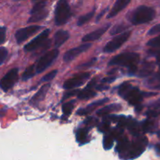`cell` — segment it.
<instances>
[{
  "instance_id": "4fadbf2b",
  "label": "cell",
  "mask_w": 160,
  "mask_h": 160,
  "mask_svg": "<svg viewBox=\"0 0 160 160\" xmlns=\"http://www.w3.org/2000/svg\"><path fill=\"white\" fill-rule=\"evenodd\" d=\"M130 3H131V0H117L115 4H114L113 7L112 8L111 11L109 12V13L108 14L107 18L115 17L120 11L123 10Z\"/></svg>"
},
{
  "instance_id": "d6a6232c",
  "label": "cell",
  "mask_w": 160,
  "mask_h": 160,
  "mask_svg": "<svg viewBox=\"0 0 160 160\" xmlns=\"http://www.w3.org/2000/svg\"><path fill=\"white\" fill-rule=\"evenodd\" d=\"M6 28L5 27H0V44L3 43L6 39Z\"/></svg>"
},
{
  "instance_id": "603a6c76",
  "label": "cell",
  "mask_w": 160,
  "mask_h": 160,
  "mask_svg": "<svg viewBox=\"0 0 160 160\" xmlns=\"http://www.w3.org/2000/svg\"><path fill=\"white\" fill-rule=\"evenodd\" d=\"M153 71V66L152 64H145V65L142 67V68L141 69L140 72H139V75L141 77H145L148 76V75H151V73Z\"/></svg>"
},
{
  "instance_id": "4316f807",
  "label": "cell",
  "mask_w": 160,
  "mask_h": 160,
  "mask_svg": "<svg viewBox=\"0 0 160 160\" xmlns=\"http://www.w3.org/2000/svg\"><path fill=\"white\" fill-rule=\"evenodd\" d=\"M127 28H128V26H126L125 24H117L111 29L110 34L112 35H117L119 34V33L123 31L124 30H126Z\"/></svg>"
},
{
  "instance_id": "ffe728a7",
  "label": "cell",
  "mask_w": 160,
  "mask_h": 160,
  "mask_svg": "<svg viewBox=\"0 0 160 160\" xmlns=\"http://www.w3.org/2000/svg\"><path fill=\"white\" fill-rule=\"evenodd\" d=\"M126 126L128 127V130H130V132H131L133 135H134V136L138 135V133H139L138 125V122H136L134 119H131V118L128 119V120H127Z\"/></svg>"
},
{
  "instance_id": "5bb4252c",
  "label": "cell",
  "mask_w": 160,
  "mask_h": 160,
  "mask_svg": "<svg viewBox=\"0 0 160 160\" xmlns=\"http://www.w3.org/2000/svg\"><path fill=\"white\" fill-rule=\"evenodd\" d=\"M49 84H45L43 86H42L41 89L37 92V93L31 98V103L34 104H37L40 103L42 100H43L45 95H46L47 92H48V90L49 89Z\"/></svg>"
},
{
  "instance_id": "7a4b0ae2",
  "label": "cell",
  "mask_w": 160,
  "mask_h": 160,
  "mask_svg": "<svg viewBox=\"0 0 160 160\" xmlns=\"http://www.w3.org/2000/svg\"><path fill=\"white\" fill-rule=\"evenodd\" d=\"M140 56L136 53H124L114 56L110 60L109 65H117L127 67L128 69L131 67H137Z\"/></svg>"
},
{
  "instance_id": "ab89813d",
  "label": "cell",
  "mask_w": 160,
  "mask_h": 160,
  "mask_svg": "<svg viewBox=\"0 0 160 160\" xmlns=\"http://www.w3.org/2000/svg\"><path fill=\"white\" fill-rule=\"evenodd\" d=\"M34 1H38V0H34Z\"/></svg>"
},
{
  "instance_id": "44dd1931",
  "label": "cell",
  "mask_w": 160,
  "mask_h": 160,
  "mask_svg": "<svg viewBox=\"0 0 160 160\" xmlns=\"http://www.w3.org/2000/svg\"><path fill=\"white\" fill-rule=\"evenodd\" d=\"M77 141L80 144H84L87 141L88 138V130L87 129H80L76 133Z\"/></svg>"
},
{
  "instance_id": "484cf974",
  "label": "cell",
  "mask_w": 160,
  "mask_h": 160,
  "mask_svg": "<svg viewBox=\"0 0 160 160\" xmlns=\"http://www.w3.org/2000/svg\"><path fill=\"white\" fill-rule=\"evenodd\" d=\"M74 101L71 100V101H69L67 103H65L62 105V111H63L64 114L66 115H69L70 114H71L72 111H73V108H74Z\"/></svg>"
},
{
  "instance_id": "9c48e42d",
  "label": "cell",
  "mask_w": 160,
  "mask_h": 160,
  "mask_svg": "<svg viewBox=\"0 0 160 160\" xmlns=\"http://www.w3.org/2000/svg\"><path fill=\"white\" fill-rule=\"evenodd\" d=\"M90 75L91 74L89 73V72H84V73H81L79 74V75H75L73 78L67 80V81L64 83L63 87L67 89L78 87V86L82 85L88 78H90Z\"/></svg>"
},
{
  "instance_id": "ba28073f",
  "label": "cell",
  "mask_w": 160,
  "mask_h": 160,
  "mask_svg": "<svg viewBox=\"0 0 160 160\" xmlns=\"http://www.w3.org/2000/svg\"><path fill=\"white\" fill-rule=\"evenodd\" d=\"M50 30L49 29H45V31H42L41 34H39L35 39L31 40L29 43L25 45L24 50L26 51H34V50H37L38 47L42 46V45L45 44V42L48 39V35H49Z\"/></svg>"
},
{
  "instance_id": "3957f363",
  "label": "cell",
  "mask_w": 160,
  "mask_h": 160,
  "mask_svg": "<svg viewBox=\"0 0 160 160\" xmlns=\"http://www.w3.org/2000/svg\"><path fill=\"white\" fill-rule=\"evenodd\" d=\"M71 16L68 0H59L55 10V23L58 26L67 23Z\"/></svg>"
},
{
  "instance_id": "83f0119b",
  "label": "cell",
  "mask_w": 160,
  "mask_h": 160,
  "mask_svg": "<svg viewBox=\"0 0 160 160\" xmlns=\"http://www.w3.org/2000/svg\"><path fill=\"white\" fill-rule=\"evenodd\" d=\"M131 86H132L131 85V83H128V82L120 85V88H119V91H118L120 96H121V97H123V96H124V94L128 92V90L131 87Z\"/></svg>"
},
{
  "instance_id": "f546056e",
  "label": "cell",
  "mask_w": 160,
  "mask_h": 160,
  "mask_svg": "<svg viewBox=\"0 0 160 160\" xmlns=\"http://www.w3.org/2000/svg\"><path fill=\"white\" fill-rule=\"evenodd\" d=\"M56 74H57V70L52 71V72H50L49 73L46 74L45 76L42 77V81H44V82L51 81V80H52L53 78H55V76L56 75Z\"/></svg>"
},
{
  "instance_id": "7402d4cb",
  "label": "cell",
  "mask_w": 160,
  "mask_h": 160,
  "mask_svg": "<svg viewBox=\"0 0 160 160\" xmlns=\"http://www.w3.org/2000/svg\"><path fill=\"white\" fill-rule=\"evenodd\" d=\"M36 73L35 71V65L33 64V65L29 66L28 67H27L26 70L23 72V75H22V79L26 81V80L29 79V78H32Z\"/></svg>"
},
{
  "instance_id": "74e56055",
  "label": "cell",
  "mask_w": 160,
  "mask_h": 160,
  "mask_svg": "<svg viewBox=\"0 0 160 160\" xmlns=\"http://www.w3.org/2000/svg\"><path fill=\"white\" fill-rule=\"evenodd\" d=\"M116 79V77H108V78H105L102 79V83H112Z\"/></svg>"
},
{
  "instance_id": "2e32d148",
  "label": "cell",
  "mask_w": 160,
  "mask_h": 160,
  "mask_svg": "<svg viewBox=\"0 0 160 160\" xmlns=\"http://www.w3.org/2000/svg\"><path fill=\"white\" fill-rule=\"evenodd\" d=\"M108 100H109V99H108V98H104V99H102V100H97V101H95V102H94V103L89 104L88 106L87 107V108H82V109L78 110V114L81 115L88 114V113H90L91 111H93V110L95 109V108H97V107L99 106V105H103L105 103H106Z\"/></svg>"
},
{
  "instance_id": "836d02e7",
  "label": "cell",
  "mask_w": 160,
  "mask_h": 160,
  "mask_svg": "<svg viewBox=\"0 0 160 160\" xmlns=\"http://www.w3.org/2000/svg\"><path fill=\"white\" fill-rule=\"evenodd\" d=\"M109 122H108V121H106V120H105L104 122H102V123L99 125V130H100V131H102V132L107 131V130H109Z\"/></svg>"
},
{
  "instance_id": "277c9868",
  "label": "cell",
  "mask_w": 160,
  "mask_h": 160,
  "mask_svg": "<svg viewBox=\"0 0 160 160\" xmlns=\"http://www.w3.org/2000/svg\"><path fill=\"white\" fill-rule=\"evenodd\" d=\"M58 55H59V50L57 49H54L41 56L40 59L38 61L37 64H34L36 73L39 74L44 72L47 67H48L52 64L53 61L57 58Z\"/></svg>"
},
{
  "instance_id": "d590c367",
  "label": "cell",
  "mask_w": 160,
  "mask_h": 160,
  "mask_svg": "<svg viewBox=\"0 0 160 160\" xmlns=\"http://www.w3.org/2000/svg\"><path fill=\"white\" fill-rule=\"evenodd\" d=\"M152 125V122H149V121H145V122H144L143 125H142V128H143L144 131H148V130L151 129Z\"/></svg>"
},
{
  "instance_id": "f1b7e54d",
  "label": "cell",
  "mask_w": 160,
  "mask_h": 160,
  "mask_svg": "<svg viewBox=\"0 0 160 160\" xmlns=\"http://www.w3.org/2000/svg\"><path fill=\"white\" fill-rule=\"evenodd\" d=\"M147 45L151 47H160V35L150 39L147 42Z\"/></svg>"
},
{
  "instance_id": "30bf717a",
  "label": "cell",
  "mask_w": 160,
  "mask_h": 160,
  "mask_svg": "<svg viewBox=\"0 0 160 160\" xmlns=\"http://www.w3.org/2000/svg\"><path fill=\"white\" fill-rule=\"evenodd\" d=\"M92 46V43H84L79 45L75 48H72L71 50H68L63 56V61L65 62H70L73 59L79 56L80 54L83 53L84 52L87 51L90 47Z\"/></svg>"
},
{
  "instance_id": "8992f818",
  "label": "cell",
  "mask_w": 160,
  "mask_h": 160,
  "mask_svg": "<svg viewBox=\"0 0 160 160\" xmlns=\"http://www.w3.org/2000/svg\"><path fill=\"white\" fill-rule=\"evenodd\" d=\"M18 68L14 67L7 72L0 81V87L4 91H8L18 80Z\"/></svg>"
},
{
  "instance_id": "e0dca14e",
  "label": "cell",
  "mask_w": 160,
  "mask_h": 160,
  "mask_svg": "<svg viewBox=\"0 0 160 160\" xmlns=\"http://www.w3.org/2000/svg\"><path fill=\"white\" fill-rule=\"evenodd\" d=\"M48 10L45 8V9L39 10L38 12L34 13L31 14V17L28 20V23H35V22H38L40 20H43L45 17L48 16Z\"/></svg>"
},
{
  "instance_id": "6da1fadb",
  "label": "cell",
  "mask_w": 160,
  "mask_h": 160,
  "mask_svg": "<svg viewBox=\"0 0 160 160\" xmlns=\"http://www.w3.org/2000/svg\"><path fill=\"white\" fill-rule=\"evenodd\" d=\"M156 17V11L151 7L146 6H141L134 9L131 14V21L133 24L138 25L148 23Z\"/></svg>"
},
{
  "instance_id": "e575fe53",
  "label": "cell",
  "mask_w": 160,
  "mask_h": 160,
  "mask_svg": "<svg viewBox=\"0 0 160 160\" xmlns=\"http://www.w3.org/2000/svg\"><path fill=\"white\" fill-rule=\"evenodd\" d=\"M79 91L80 90H78V89H75V90L70 91V92H68V93H66L64 94L63 98H62V100H65V99L69 98V97H72V96L77 95V94H78V93H79Z\"/></svg>"
},
{
  "instance_id": "8d00e7d4",
  "label": "cell",
  "mask_w": 160,
  "mask_h": 160,
  "mask_svg": "<svg viewBox=\"0 0 160 160\" xmlns=\"http://www.w3.org/2000/svg\"><path fill=\"white\" fill-rule=\"evenodd\" d=\"M95 61H96V58H93V59H92L91 61H89L88 63H85V64L81 65V67H89V66L92 65V64L95 62Z\"/></svg>"
},
{
  "instance_id": "cb8c5ba5",
  "label": "cell",
  "mask_w": 160,
  "mask_h": 160,
  "mask_svg": "<svg viewBox=\"0 0 160 160\" xmlns=\"http://www.w3.org/2000/svg\"><path fill=\"white\" fill-rule=\"evenodd\" d=\"M113 141L114 137L112 135V133L106 134L105 136L104 140H103V146H104V148L106 150H109V148H111L112 146L113 145Z\"/></svg>"
},
{
  "instance_id": "ac0fdd59",
  "label": "cell",
  "mask_w": 160,
  "mask_h": 160,
  "mask_svg": "<svg viewBox=\"0 0 160 160\" xmlns=\"http://www.w3.org/2000/svg\"><path fill=\"white\" fill-rule=\"evenodd\" d=\"M120 109H121V105L118 104H112L108 105V106H106L102 109L98 110L97 114L99 116H103L112 112V111H119Z\"/></svg>"
},
{
  "instance_id": "f35d334b",
  "label": "cell",
  "mask_w": 160,
  "mask_h": 160,
  "mask_svg": "<svg viewBox=\"0 0 160 160\" xmlns=\"http://www.w3.org/2000/svg\"><path fill=\"white\" fill-rule=\"evenodd\" d=\"M107 9H104V10H103V11H102V13H100V14H99V15H98V17H97V20H99V19H100V18H101V17H102V16H103V14H104V13H106V11H107Z\"/></svg>"
},
{
  "instance_id": "1f68e13d",
  "label": "cell",
  "mask_w": 160,
  "mask_h": 160,
  "mask_svg": "<svg viewBox=\"0 0 160 160\" xmlns=\"http://www.w3.org/2000/svg\"><path fill=\"white\" fill-rule=\"evenodd\" d=\"M158 33H160V24L153 26L152 28L148 31V35H155L158 34Z\"/></svg>"
},
{
  "instance_id": "5b68a950",
  "label": "cell",
  "mask_w": 160,
  "mask_h": 160,
  "mask_svg": "<svg viewBox=\"0 0 160 160\" xmlns=\"http://www.w3.org/2000/svg\"><path fill=\"white\" fill-rule=\"evenodd\" d=\"M131 35V31H125V32L120 34V35L114 37L112 40L109 41L105 45L103 51L106 52V53H112V52L116 51V50H118L120 46H122L128 40Z\"/></svg>"
},
{
  "instance_id": "9a60e30c",
  "label": "cell",
  "mask_w": 160,
  "mask_h": 160,
  "mask_svg": "<svg viewBox=\"0 0 160 160\" xmlns=\"http://www.w3.org/2000/svg\"><path fill=\"white\" fill-rule=\"evenodd\" d=\"M70 37V34L68 31H63V30H59L55 34L54 40H55V46L56 48L61 46L67 39Z\"/></svg>"
},
{
  "instance_id": "7c38bea8",
  "label": "cell",
  "mask_w": 160,
  "mask_h": 160,
  "mask_svg": "<svg viewBox=\"0 0 160 160\" xmlns=\"http://www.w3.org/2000/svg\"><path fill=\"white\" fill-rule=\"evenodd\" d=\"M109 27H110V24H107L106 26L102 27V28H98V29L95 30V31H92V32L89 33V34L86 35H84L83 37L82 41L84 42H88L100 39L102 37V35L109 29Z\"/></svg>"
},
{
  "instance_id": "d4e9b609",
  "label": "cell",
  "mask_w": 160,
  "mask_h": 160,
  "mask_svg": "<svg viewBox=\"0 0 160 160\" xmlns=\"http://www.w3.org/2000/svg\"><path fill=\"white\" fill-rule=\"evenodd\" d=\"M94 14H95V11L93 10V11H92V12L84 14V15L81 16V17H80L78 20V26H81V25L84 24H86L87 22H88L89 20H90L93 17Z\"/></svg>"
},
{
  "instance_id": "4dcf8cb0",
  "label": "cell",
  "mask_w": 160,
  "mask_h": 160,
  "mask_svg": "<svg viewBox=\"0 0 160 160\" xmlns=\"http://www.w3.org/2000/svg\"><path fill=\"white\" fill-rule=\"evenodd\" d=\"M8 55V51L5 47H0V65L2 64L6 59Z\"/></svg>"
},
{
  "instance_id": "8fae6325",
  "label": "cell",
  "mask_w": 160,
  "mask_h": 160,
  "mask_svg": "<svg viewBox=\"0 0 160 160\" xmlns=\"http://www.w3.org/2000/svg\"><path fill=\"white\" fill-rule=\"evenodd\" d=\"M123 98L128 101V103L132 105H138L142 100V93L137 87L131 86L128 92L124 94Z\"/></svg>"
},
{
  "instance_id": "d6986e66",
  "label": "cell",
  "mask_w": 160,
  "mask_h": 160,
  "mask_svg": "<svg viewBox=\"0 0 160 160\" xmlns=\"http://www.w3.org/2000/svg\"><path fill=\"white\" fill-rule=\"evenodd\" d=\"M95 95H96V93L94 92L92 89H88V88L86 87L83 90L79 91V93H78V97L81 100H85V99L88 100V99L95 97Z\"/></svg>"
},
{
  "instance_id": "52a82bcc",
  "label": "cell",
  "mask_w": 160,
  "mask_h": 160,
  "mask_svg": "<svg viewBox=\"0 0 160 160\" xmlns=\"http://www.w3.org/2000/svg\"><path fill=\"white\" fill-rule=\"evenodd\" d=\"M41 28H42V27L38 26V25H31V26L26 27V28H20L15 34L17 42L20 44L24 42L28 38L38 32Z\"/></svg>"
}]
</instances>
